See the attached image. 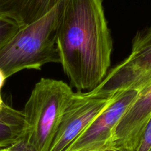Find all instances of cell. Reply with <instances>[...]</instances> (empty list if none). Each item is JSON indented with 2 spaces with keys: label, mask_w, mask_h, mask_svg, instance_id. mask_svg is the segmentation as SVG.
Here are the masks:
<instances>
[{
  "label": "cell",
  "mask_w": 151,
  "mask_h": 151,
  "mask_svg": "<svg viewBox=\"0 0 151 151\" xmlns=\"http://www.w3.org/2000/svg\"><path fill=\"white\" fill-rule=\"evenodd\" d=\"M151 118V83L139 91L137 97L116 125L110 147L134 151Z\"/></svg>",
  "instance_id": "7"
},
{
  "label": "cell",
  "mask_w": 151,
  "mask_h": 151,
  "mask_svg": "<svg viewBox=\"0 0 151 151\" xmlns=\"http://www.w3.org/2000/svg\"><path fill=\"white\" fill-rule=\"evenodd\" d=\"M117 94L95 97L82 91L75 93L72 103L63 114L50 151L66 150L114 100Z\"/></svg>",
  "instance_id": "5"
},
{
  "label": "cell",
  "mask_w": 151,
  "mask_h": 151,
  "mask_svg": "<svg viewBox=\"0 0 151 151\" xmlns=\"http://www.w3.org/2000/svg\"><path fill=\"white\" fill-rule=\"evenodd\" d=\"M147 31H148V32H150V33H151V29H150V27H149V28H148V29H147Z\"/></svg>",
  "instance_id": "15"
},
{
  "label": "cell",
  "mask_w": 151,
  "mask_h": 151,
  "mask_svg": "<svg viewBox=\"0 0 151 151\" xmlns=\"http://www.w3.org/2000/svg\"><path fill=\"white\" fill-rule=\"evenodd\" d=\"M134 151H151V118L145 127Z\"/></svg>",
  "instance_id": "11"
},
{
  "label": "cell",
  "mask_w": 151,
  "mask_h": 151,
  "mask_svg": "<svg viewBox=\"0 0 151 151\" xmlns=\"http://www.w3.org/2000/svg\"><path fill=\"white\" fill-rule=\"evenodd\" d=\"M103 151H131L127 149H117V148H114V147H109V148L106 149Z\"/></svg>",
  "instance_id": "14"
},
{
  "label": "cell",
  "mask_w": 151,
  "mask_h": 151,
  "mask_svg": "<svg viewBox=\"0 0 151 151\" xmlns=\"http://www.w3.org/2000/svg\"><path fill=\"white\" fill-rule=\"evenodd\" d=\"M150 29H151V27H150Z\"/></svg>",
  "instance_id": "16"
},
{
  "label": "cell",
  "mask_w": 151,
  "mask_h": 151,
  "mask_svg": "<svg viewBox=\"0 0 151 151\" xmlns=\"http://www.w3.org/2000/svg\"><path fill=\"white\" fill-rule=\"evenodd\" d=\"M75 92L66 83L41 78L35 85L23 111L26 137L37 151H50L65 111Z\"/></svg>",
  "instance_id": "3"
},
{
  "label": "cell",
  "mask_w": 151,
  "mask_h": 151,
  "mask_svg": "<svg viewBox=\"0 0 151 151\" xmlns=\"http://www.w3.org/2000/svg\"><path fill=\"white\" fill-rule=\"evenodd\" d=\"M27 127L22 111L4 105L0 108V147H7L27 134Z\"/></svg>",
  "instance_id": "9"
},
{
  "label": "cell",
  "mask_w": 151,
  "mask_h": 151,
  "mask_svg": "<svg viewBox=\"0 0 151 151\" xmlns=\"http://www.w3.org/2000/svg\"><path fill=\"white\" fill-rule=\"evenodd\" d=\"M5 80H6L5 75H4V74L3 73L2 71L0 69V108H2L3 106L5 105V103H4V101L2 100V98H1V88H2L3 85H4Z\"/></svg>",
  "instance_id": "13"
},
{
  "label": "cell",
  "mask_w": 151,
  "mask_h": 151,
  "mask_svg": "<svg viewBox=\"0 0 151 151\" xmlns=\"http://www.w3.org/2000/svg\"><path fill=\"white\" fill-rule=\"evenodd\" d=\"M151 83V33L139 32L133 39L130 55L111 69L101 83L87 94L110 97L127 90L140 91Z\"/></svg>",
  "instance_id": "4"
},
{
  "label": "cell",
  "mask_w": 151,
  "mask_h": 151,
  "mask_svg": "<svg viewBox=\"0 0 151 151\" xmlns=\"http://www.w3.org/2000/svg\"><path fill=\"white\" fill-rule=\"evenodd\" d=\"M139 91L119 92L113 102L65 151H103L110 147L114 132Z\"/></svg>",
  "instance_id": "6"
},
{
  "label": "cell",
  "mask_w": 151,
  "mask_h": 151,
  "mask_svg": "<svg viewBox=\"0 0 151 151\" xmlns=\"http://www.w3.org/2000/svg\"><path fill=\"white\" fill-rule=\"evenodd\" d=\"M56 45L63 70L78 91L98 86L111 66L113 42L103 0H60Z\"/></svg>",
  "instance_id": "1"
},
{
  "label": "cell",
  "mask_w": 151,
  "mask_h": 151,
  "mask_svg": "<svg viewBox=\"0 0 151 151\" xmlns=\"http://www.w3.org/2000/svg\"><path fill=\"white\" fill-rule=\"evenodd\" d=\"M59 1L60 0H0V17L12 20L22 27L44 17Z\"/></svg>",
  "instance_id": "8"
},
{
  "label": "cell",
  "mask_w": 151,
  "mask_h": 151,
  "mask_svg": "<svg viewBox=\"0 0 151 151\" xmlns=\"http://www.w3.org/2000/svg\"><path fill=\"white\" fill-rule=\"evenodd\" d=\"M0 151H37L28 142L26 135L10 145L0 149Z\"/></svg>",
  "instance_id": "12"
},
{
  "label": "cell",
  "mask_w": 151,
  "mask_h": 151,
  "mask_svg": "<svg viewBox=\"0 0 151 151\" xmlns=\"http://www.w3.org/2000/svg\"><path fill=\"white\" fill-rule=\"evenodd\" d=\"M58 4L46 16L19 29L0 50V69L6 78L24 69L39 70L50 63H60L56 45Z\"/></svg>",
  "instance_id": "2"
},
{
  "label": "cell",
  "mask_w": 151,
  "mask_h": 151,
  "mask_svg": "<svg viewBox=\"0 0 151 151\" xmlns=\"http://www.w3.org/2000/svg\"><path fill=\"white\" fill-rule=\"evenodd\" d=\"M20 27L6 18L0 17V50L16 34Z\"/></svg>",
  "instance_id": "10"
},
{
  "label": "cell",
  "mask_w": 151,
  "mask_h": 151,
  "mask_svg": "<svg viewBox=\"0 0 151 151\" xmlns=\"http://www.w3.org/2000/svg\"></svg>",
  "instance_id": "17"
}]
</instances>
